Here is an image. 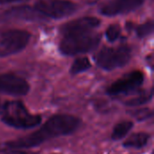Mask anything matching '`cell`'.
I'll return each instance as SVG.
<instances>
[{
    "label": "cell",
    "instance_id": "cell-1",
    "mask_svg": "<svg viewBox=\"0 0 154 154\" xmlns=\"http://www.w3.org/2000/svg\"><path fill=\"white\" fill-rule=\"evenodd\" d=\"M80 125V120L69 115H55L51 116L38 131L8 142L5 146L9 149H23L36 147L51 138L69 134Z\"/></svg>",
    "mask_w": 154,
    "mask_h": 154
},
{
    "label": "cell",
    "instance_id": "cell-2",
    "mask_svg": "<svg viewBox=\"0 0 154 154\" xmlns=\"http://www.w3.org/2000/svg\"><path fill=\"white\" fill-rule=\"evenodd\" d=\"M2 122L17 129H29L38 125L42 116L30 114L20 101L6 102L3 107Z\"/></svg>",
    "mask_w": 154,
    "mask_h": 154
},
{
    "label": "cell",
    "instance_id": "cell-3",
    "mask_svg": "<svg viewBox=\"0 0 154 154\" xmlns=\"http://www.w3.org/2000/svg\"><path fill=\"white\" fill-rule=\"evenodd\" d=\"M101 41L100 34H79L65 36L60 43V51L64 55L85 53L96 49Z\"/></svg>",
    "mask_w": 154,
    "mask_h": 154
},
{
    "label": "cell",
    "instance_id": "cell-4",
    "mask_svg": "<svg viewBox=\"0 0 154 154\" xmlns=\"http://www.w3.org/2000/svg\"><path fill=\"white\" fill-rule=\"evenodd\" d=\"M131 59V48L122 45L117 48H104L96 56L97 64L106 70L126 65Z\"/></svg>",
    "mask_w": 154,
    "mask_h": 154
},
{
    "label": "cell",
    "instance_id": "cell-5",
    "mask_svg": "<svg viewBox=\"0 0 154 154\" xmlns=\"http://www.w3.org/2000/svg\"><path fill=\"white\" fill-rule=\"evenodd\" d=\"M34 8L41 14L59 19L71 15L77 11L78 5L69 0H38Z\"/></svg>",
    "mask_w": 154,
    "mask_h": 154
},
{
    "label": "cell",
    "instance_id": "cell-6",
    "mask_svg": "<svg viewBox=\"0 0 154 154\" xmlns=\"http://www.w3.org/2000/svg\"><path fill=\"white\" fill-rule=\"evenodd\" d=\"M31 33L23 30H7L0 34V55H9L19 52L29 42Z\"/></svg>",
    "mask_w": 154,
    "mask_h": 154
},
{
    "label": "cell",
    "instance_id": "cell-7",
    "mask_svg": "<svg viewBox=\"0 0 154 154\" xmlns=\"http://www.w3.org/2000/svg\"><path fill=\"white\" fill-rule=\"evenodd\" d=\"M143 82V74L139 70L132 71L113 83L107 88V93L110 96L129 94L136 90Z\"/></svg>",
    "mask_w": 154,
    "mask_h": 154
},
{
    "label": "cell",
    "instance_id": "cell-8",
    "mask_svg": "<svg viewBox=\"0 0 154 154\" xmlns=\"http://www.w3.org/2000/svg\"><path fill=\"white\" fill-rule=\"evenodd\" d=\"M30 86L25 79L14 74H0V93L10 96H25Z\"/></svg>",
    "mask_w": 154,
    "mask_h": 154
},
{
    "label": "cell",
    "instance_id": "cell-9",
    "mask_svg": "<svg viewBox=\"0 0 154 154\" xmlns=\"http://www.w3.org/2000/svg\"><path fill=\"white\" fill-rule=\"evenodd\" d=\"M100 23L99 19L96 17H82L64 23L60 27V32L64 36H73L85 34L97 27Z\"/></svg>",
    "mask_w": 154,
    "mask_h": 154
},
{
    "label": "cell",
    "instance_id": "cell-10",
    "mask_svg": "<svg viewBox=\"0 0 154 154\" xmlns=\"http://www.w3.org/2000/svg\"><path fill=\"white\" fill-rule=\"evenodd\" d=\"M143 2L144 0H111L101 7L100 13L106 16L126 14L140 7Z\"/></svg>",
    "mask_w": 154,
    "mask_h": 154
},
{
    "label": "cell",
    "instance_id": "cell-11",
    "mask_svg": "<svg viewBox=\"0 0 154 154\" xmlns=\"http://www.w3.org/2000/svg\"><path fill=\"white\" fill-rule=\"evenodd\" d=\"M3 16L6 17L7 19L14 18V19H23V20H34L36 18H39V16L35 14V12L28 5L12 8L6 11L5 13H4Z\"/></svg>",
    "mask_w": 154,
    "mask_h": 154
},
{
    "label": "cell",
    "instance_id": "cell-12",
    "mask_svg": "<svg viewBox=\"0 0 154 154\" xmlns=\"http://www.w3.org/2000/svg\"><path fill=\"white\" fill-rule=\"evenodd\" d=\"M150 139V135L146 133H136L131 135L125 143L124 146L126 148L140 149L146 145Z\"/></svg>",
    "mask_w": 154,
    "mask_h": 154
},
{
    "label": "cell",
    "instance_id": "cell-13",
    "mask_svg": "<svg viewBox=\"0 0 154 154\" xmlns=\"http://www.w3.org/2000/svg\"><path fill=\"white\" fill-rule=\"evenodd\" d=\"M134 127V124L131 121H124L119 124H117L112 133V139L114 141L121 140L124 138Z\"/></svg>",
    "mask_w": 154,
    "mask_h": 154
},
{
    "label": "cell",
    "instance_id": "cell-14",
    "mask_svg": "<svg viewBox=\"0 0 154 154\" xmlns=\"http://www.w3.org/2000/svg\"><path fill=\"white\" fill-rule=\"evenodd\" d=\"M90 66H91V64L88 58H79L73 62V64L70 68V73L72 75H77L80 72H83V71L88 69L90 68Z\"/></svg>",
    "mask_w": 154,
    "mask_h": 154
},
{
    "label": "cell",
    "instance_id": "cell-15",
    "mask_svg": "<svg viewBox=\"0 0 154 154\" xmlns=\"http://www.w3.org/2000/svg\"><path fill=\"white\" fill-rule=\"evenodd\" d=\"M121 33V28L118 24H111L106 31V36L109 42H115Z\"/></svg>",
    "mask_w": 154,
    "mask_h": 154
},
{
    "label": "cell",
    "instance_id": "cell-16",
    "mask_svg": "<svg viewBox=\"0 0 154 154\" xmlns=\"http://www.w3.org/2000/svg\"><path fill=\"white\" fill-rule=\"evenodd\" d=\"M151 98H152V94H150V95H148V94L140 95V96L137 97H134V98H133V99H130V100L126 101V102H125V105H127V106H140V105H143V104L148 102Z\"/></svg>",
    "mask_w": 154,
    "mask_h": 154
},
{
    "label": "cell",
    "instance_id": "cell-17",
    "mask_svg": "<svg viewBox=\"0 0 154 154\" xmlns=\"http://www.w3.org/2000/svg\"><path fill=\"white\" fill-rule=\"evenodd\" d=\"M152 29H153V23L152 22L150 21L138 26L136 29V32L139 37H144V36L149 35L152 32Z\"/></svg>",
    "mask_w": 154,
    "mask_h": 154
},
{
    "label": "cell",
    "instance_id": "cell-18",
    "mask_svg": "<svg viewBox=\"0 0 154 154\" xmlns=\"http://www.w3.org/2000/svg\"><path fill=\"white\" fill-rule=\"evenodd\" d=\"M133 115L136 117V119L143 120V119H147L151 117L152 116V112L149 109H142V110H137Z\"/></svg>",
    "mask_w": 154,
    "mask_h": 154
},
{
    "label": "cell",
    "instance_id": "cell-19",
    "mask_svg": "<svg viewBox=\"0 0 154 154\" xmlns=\"http://www.w3.org/2000/svg\"><path fill=\"white\" fill-rule=\"evenodd\" d=\"M15 1H19V0H0V4H8V3H12Z\"/></svg>",
    "mask_w": 154,
    "mask_h": 154
},
{
    "label": "cell",
    "instance_id": "cell-20",
    "mask_svg": "<svg viewBox=\"0 0 154 154\" xmlns=\"http://www.w3.org/2000/svg\"><path fill=\"white\" fill-rule=\"evenodd\" d=\"M7 154H26L23 152H20V151H11L9 152H7Z\"/></svg>",
    "mask_w": 154,
    "mask_h": 154
}]
</instances>
